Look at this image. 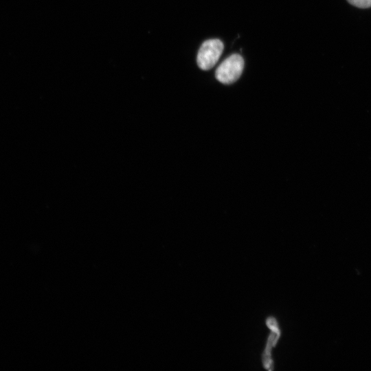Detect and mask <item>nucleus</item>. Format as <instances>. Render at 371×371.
<instances>
[{
	"label": "nucleus",
	"mask_w": 371,
	"mask_h": 371,
	"mask_svg": "<svg viewBox=\"0 0 371 371\" xmlns=\"http://www.w3.org/2000/svg\"><path fill=\"white\" fill-rule=\"evenodd\" d=\"M244 68L243 57L234 54L225 58L217 67L215 76L221 83L229 85L236 81L241 76Z\"/></svg>",
	"instance_id": "1"
},
{
	"label": "nucleus",
	"mask_w": 371,
	"mask_h": 371,
	"mask_svg": "<svg viewBox=\"0 0 371 371\" xmlns=\"http://www.w3.org/2000/svg\"><path fill=\"white\" fill-rule=\"evenodd\" d=\"M223 50V43L219 39H210L204 41L197 54L196 62L203 70L212 68L221 57Z\"/></svg>",
	"instance_id": "2"
},
{
	"label": "nucleus",
	"mask_w": 371,
	"mask_h": 371,
	"mask_svg": "<svg viewBox=\"0 0 371 371\" xmlns=\"http://www.w3.org/2000/svg\"><path fill=\"white\" fill-rule=\"evenodd\" d=\"M267 323L269 327L272 330V332L269 337L268 342L263 353V363L265 368L272 370V363L271 359V350L273 346H275L280 335V332L278 328L276 321L273 317H269Z\"/></svg>",
	"instance_id": "3"
},
{
	"label": "nucleus",
	"mask_w": 371,
	"mask_h": 371,
	"mask_svg": "<svg viewBox=\"0 0 371 371\" xmlns=\"http://www.w3.org/2000/svg\"><path fill=\"white\" fill-rule=\"evenodd\" d=\"M350 4L360 8L371 7V0H347Z\"/></svg>",
	"instance_id": "4"
}]
</instances>
